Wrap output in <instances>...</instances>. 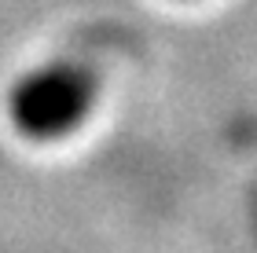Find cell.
I'll list each match as a JSON object with an SVG mask.
<instances>
[{
  "instance_id": "1",
  "label": "cell",
  "mask_w": 257,
  "mask_h": 253,
  "mask_svg": "<svg viewBox=\"0 0 257 253\" xmlns=\"http://www.w3.org/2000/svg\"><path fill=\"white\" fill-rule=\"evenodd\" d=\"M92 77L74 63H44L22 74L8 96V110L19 132L30 140H59L77 129L92 107Z\"/></svg>"
}]
</instances>
